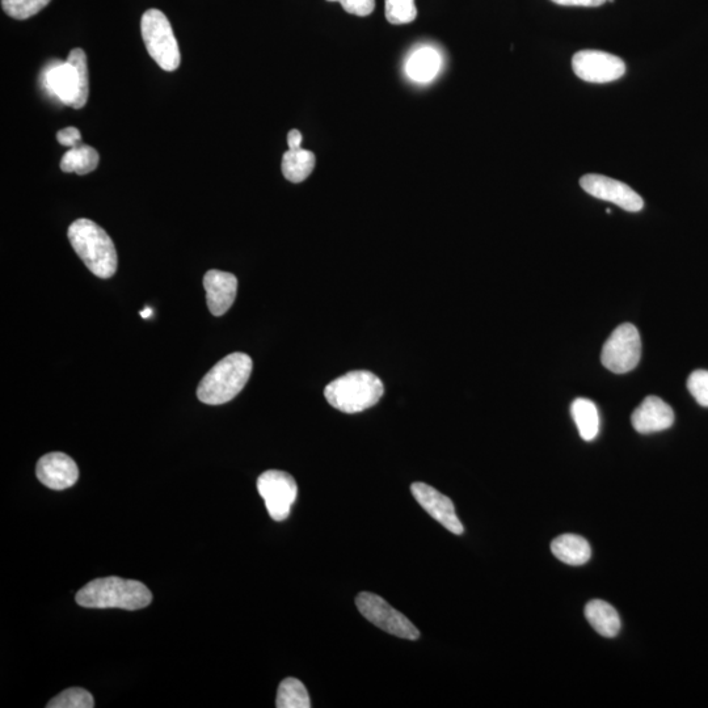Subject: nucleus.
<instances>
[{"instance_id": "nucleus-1", "label": "nucleus", "mask_w": 708, "mask_h": 708, "mask_svg": "<svg viewBox=\"0 0 708 708\" xmlns=\"http://www.w3.org/2000/svg\"><path fill=\"white\" fill-rule=\"evenodd\" d=\"M75 600L83 608L134 611L147 608L153 601V594L141 581L111 576L84 585Z\"/></svg>"}, {"instance_id": "nucleus-2", "label": "nucleus", "mask_w": 708, "mask_h": 708, "mask_svg": "<svg viewBox=\"0 0 708 708\" xmlns=\"http://www.w3.org/2000/svg\"><path fill=\"white\" fill-rule=\"evenodd\" d=\"M67 236L75 252L95 276L111 278L117 271V252L111 236L90 219L71 223Z\"/></svg>"}, {"instance_id": "nucleus-3", "label": "nucleus", "mask_w": 708, "mask_h": 708, "mask_svg": "<svg viewBox=\"0 0 708 708\" xmlns=\"http://www.w3.org/2000/svg\"><path fill=\"white\" fill-rule=\"evenodd\" d=\"M252 373V360L246 353H231L213 366L198 385L197 396L209 406H221L244 389Z\"/></svg>"}, {"instance_id": "nucleus-4", "label": "nucleus", "mask_w": 708, "mask_h": 708, "mask_svg": "<svg viewBox=\"0 0 708 708\" xmlns=\"http://www.w3.org/2000/svg\"><path fill=\"white\" fill-rule=\"evenodd\" d=\"M46 90L74 109H82L90 95L87 56L82 49L71 50L67 61L57 63L44 75Z\"/></svg>"}, {"instance_id": "nucleus-5", "label": "nucleus", "mask_w": 708, "mask_h": 708, "mask_svg": "<svg viewBox=\"0 0 708 708\" xmlns=\"http://www.w3.org/2000/svg\"><path fill=\"white\" fill-rule=\"evenodd\" d=\"M383 393L385 386L381 379L366 370L341 375L324 390L327 402L344 413H358L374 407Z\"/></svg>"}, {"instance_id": "nucleus-6", "label": "nucleus", "mask_w": 708, "mask_h": 708, "mask_svg": "<svg viewBox=\"0 0 708 708\" xmlns=\"http://www.w3.org/2000/svg\"><path fill=\"white\" fill-rule=\"evenodd\" d=\"M142 39L150 57L164 71L179 69L181 54L170 20L159 10L146 11L141 20Z\"/></svg>"}, {"instance_id": "nucleus-7", "label": "nucleus", "mask_w": 708, "mask_h": 708, "mask_svg": "<svg viewBox=\"0 0 708 708\" xmlns=\"http://www.w3.org/2000/svg\"><path fill=\"white\" fill-rule=\"evenodd\" d=\"M642 357V340L638 328L631 323L621 324L606 340L602 348V365L615 374H625L638 366Z\"/></svg>"}, {"instance_id": "nucleus-8", "label": "nucleus", "mask_w": 708, "mask_h": 708, "mask_svg": "<svg viewBox=\"0 0 708 708\" xmlns=\"http://www.w3.org/2000/svg\"><path fill=\"white\" fill-rule=\"evenodd\" d=\"M357 609L374 626L398 638L417 640L420 632L412 625L410 619L400 611L387 604L377 594L362 592L356 598Z\"/></svg>"}, {"instance_id": "nucleus-9", "label": "nucleus", "mask_w": 708, "mask_h": 708, "mask_svg": "<svg viewBox=\"0 0 708 708\" xmlns=\"http://www.w3.org/2000/svg\"><path fill=\"white\" fill-rule=\"evenodd\" d=\"M257 491L272 520L281 522L290 516L298 496V486L292 475L280 470L265 471L257 479Z\"/></svg>"}, {"instance_id": "nucleus-10", "label": "nucleus", "mask_w": 708, "mask_h": 708, "mask_svg": "<svg viewBox=\"0 0 708 708\" xmlns=\"http://www.w3.org/2000/svg\"><path fill=\"white\" fill-rule=\"evenodd\" d=\"M573 73L584 82L610 83L626 73L625 62L613 54L600 50H581L572 58Z\"/></svg>"}, {"instance_id": "nucleus-11", "label": "nucleus", "mask_w": 708, "mask_h": 708, "mask_svg": "<svg viewBox=\"0 0 708 708\" xmlns=\"http://www.w3.org/2000/svg\"><path fill=\"white\" fill-rule=\"evenodd\" d=\"M581 188L588 195L598 198V200L609 201L618 205L626 212L638 213L643 209V198L622 181L610 179V177L589 174L581 177Z\"/></svg>"}, {"instance_id": "nucleus-12", "label": "nucleus", "mask_w": 708, "mask_h": 708, "mask_svg": "<svg viewBox=\"0 0 708 708\" xmlns=\"http://www.w3.org/2000/svg\"><path fill=\"white\" fill-rule=\"evenodd\" d=\"M411 492L424 511L434 520L440 522L444 528L452 531L455 535L463 533L462 522L459 521L453 501L448 496L442 495L436 488L420 482L412 484Z\"/></svg>"}, {"instance_id": "nucleus-13", "label": "nucleus", "mask_w": 708, "mask_h": 708, "mask_svg": "<svg viewBox=\"0 0 708 708\" xmlns=\"http://www.w3.org/2000/svg\"><path fill=\"white\" fill-rule=\"evenodd\" d=\"M36 475L50 490L63 491L78 482L79 469L69 455L49 453L37 462Z\"/></svg>"}, {"instance_id": "nucleus-14", "label": "nucleus", "mask_w": 708, "mask_h": 708, "mask_svg": "<svg viewBox=\"0 0 708 708\" xmlns=\"http://www.w3.org/2000/svg\"><path fill=\"white\" fill-rule=\"evenodd\" d=\"M674 423V412L659 396H647L631 416L635 431L642 434L667 431Z\"/></svg>"}, {"instance_id": "nucleus-15", "label": "nucleus", "mask_w": 708, "mask_h": 708, "mask_svg": "<svg viewBox=\"0 0 708 708\" xmlns=\"http://www.w3.org/2000/svg\"><path fill=\"white\" fill-rule=\"evenodd\" d=\"M204 288L210 313L222 316L233 306L238 293V278L233 273L212 269L204 277Z\"/></svg>"}, {"instance_id": "nucleus-16", "label": "nucleus", "mask_w": 708, "mask_h": 708, "mask_svg": "<svg viewBox=\"0 0 708 708\" xmlns=\"http://www.w3.org/2000/svg\"><path fill=\"white\" fill-rule=\"evenodd\" d=\"M552 554L568 566H583L592 556L587 539L575 534H563L551 543Z\"/></svg>"}, {"instance_id": "nucleus-17", "label": "nucleus", "mask_w": 708, "mask_h": 708, "mask_svg": "<svg viewBox=\"0 0 708 708\" xmlns=\"http://www.w3.org/2000/svg\"><path fill=\"white\" fill-rule=\"evenodd\" d=\"M441 69V56L436 49L425 48L417 49L408 58L406 63V73L408 78L417 83L432 82Z\"/></svg>"}, {"instance_id": "nucleus-18", "label": "nucleus", "mask_w": 708, "mask_h": 708, "mask_svg": "<svg viewBox=\"0 0 708 708\" xmlns=\"http://www.w3.org/2000/svg\"><path fill=\"white\" fill-rule=\"evenodd\" d=\"M585 617H587L594 631L601 636H605V638H614L621 630V619H619L617 610L608 602L601 600L590 601L587 608H585Z\"/></svg>"}, {"instance_id": "nucleus-19", "label": "nucleus", "mask_w": 708, "mask_h": 708, "mask_svg": "<svg viewBox=\"0 0 708 708\" xmlns=\"http://www.w3.org/2000/svg\"><path fill=\"white\" fill-rule=\"evenodd\" d=\"M316 158L314 153L305 149H289L282 157L281 170L285 179L298 184L313 174Z\"/></svg>"}, {"instance_id": "nucleus-20", "label": "nucleus", "mask_w": 708, "mask_h": 708, "mask_svg": "<svg viewBox=\"0 0 708 708\" xmlns=\"http://www.w3.org/2000/svg\"><path fill=\"white\" fill-rule=\"evenodd\" d=\"M571 413L581 438L593 441L600 432V415L592 400L579 398L572 403Z\"/></svg>"}, {"instance_id": "nucleus-21", "label": "nucleus", "mask_w": 708, "mask_h": 708, "mask_svg": "<svg viewBox=\"0 0 708 708\" xmlns=\"http://www.w3.org/2000/svg\"><path fill=\"white\" fill-rule=\"evenodd\" d=\"M100 157L98 151L94 147L79 145L73 147L63 155L61 159V170L70 174L75 172L78 175H87L98 168Z\"/></svg>"}, {"instance_id": "nucleus-22", "label": "nucleus", "mask_w": 708, "mask_h": 708, "mask_svg": "<svg viewBox=\"0 0 708 708\" xmlns=\"http://www.w3.org/2000/svg\"><path fill=\"white\" fill-rule=\"evenodd\" d=\"M277 708H310L311 701L305 685L297 678H286L278 688Z\"/></svg>"}, {"instance_id": "nucleus-23", "label": "nucleus", "mask_w": 708, "mask_h": 708, "mask_svg": "<svg viewBox=\"0 0 708 708\" xmlns=\"http://www.w3.org/2000/svg\"><path fill=\"white\" fill-rule=\"evenodd\" d=\"M94 706V697L90 691L80 688L62 691L46 705L48 708H92Z\"/></svg>"}, {"instance_id": "nucleus-24", "label": "nucleus", "mask_w": 708, "mask_h": 708, "mask_svg": "<svg viewBox=\"0 0 708 708\" xmlns=\"http://www.w3.org/2000/svg\"><path fill=\"white\" fill-rule=\"evenodd\" d=\"M386 19L390 24H410L417 18L415 0H385Z\"/></svg>"}, {"instance_id": "nucleus-25", "label": "nucleus", "mask_w": 708, "mask_h": 708, "mask_svg": "<svg viewBox=\"0 0 708 708\" xmlns=\"http://www.w3.org/2000/svg\"><path fill=\"white\" fill-rule=\"evenodd\" d=\"M50 0H2L3 11L16 20H27L39 14Z\"/></svg>"}, {"instance_id": "nucleus-26", "label": "nucleus", "mask_w": 708, "mask_h": 708, "mask_svg": "<svg viewBox=\"0 0 708 708\" xmlns=\"http://www.w3.org/2000/svg\"><path fill=\"white\" fill-rule=\"evenodd\" d=\"M688 389L693 398L702 407H708V372L695 370L688 379Z\"/></svg>"}, {"instance_id": "nucleus-27", "label": "nucleus", "mask_w": 708, "mask_h": 708, "mask_svg": "<svg viewBox=\"0 0 708 708\" xmlns=\"http://www.w3.org/2000/svg\"><path fill=\"white\" fill-rule=\"evenodd\" d=\"M327 2H339L348 14L365 18L375 10V0H327Z\"/></svg>"}, {"instance_id": "nucleus-28", "label": "nucleus", "mask_w": 708, "mask_h": 708, "mask_svg": "<svg viewBox=\"0 0 708 708\" xmlns=\"http://www.w3.org/2000/svg\"><path fill=\"white\" fill-rule=\"evenodd\" d=\"M57 139L62 146L70 147V149L82 145V134H80L77 128H73V126L59 130Z\"/></svg>"}, {"instance_id": "nucleus-29", "label": "nucleus", "mask_w": 708, "mask_h": 708, "mask_svg": "<svg viewBox=\"0 0 708 708\" xmlns=\"http://www.w3.org/2000/svg\"><path fill=\"white\" fill-rule=\"evenodd\" d=\"M551 2L567 7H600L608 0H551Z\"/></svg>"}, {"instance_id": "nucleus-30", "label": "nucleus", "mask_w": 708, "mask_h": 708, "mask_svg": "<svg viewBox=\"0 0 708 708\" xmlns=\"http://www.w3.org/2000/svg\"><path fill=\"white\" fill-rule=\"evenodd\" d=\"M303 137L297 129L290 130L288 134L289 149H301Z\"/></svg>"}, {"instance_id": "nucleus-31", "label": "nucleus", "mask_w": 708, "mask_h": 708, "mask_svg": "<svg viewBox=\"0 0 708 708\" xmlns=\"http://www.w3.org/2000/svg\"><path fill=\"white\" fill-rule=\"evenodd\" d=\"M153 315V310L150 309V307H146L145 310L141 311V316L142 318H150V316Z\"/></svg>"}, {"instance_id": "nucleus-32", "label": "nucleus", "mask_w": 708, "mask_h": 708, "mask_svg": "<svg viewBox=\"0 0 708 708\" xmlns=\"http://www.w3.org/2000/svg\"><path fill=\"white\" fill-rule=\"evenodd\" d=\"M608 2H610V3H613V2H614V0H608Z\"/></svg>"}]
</instances>
